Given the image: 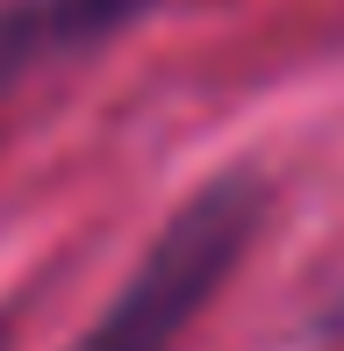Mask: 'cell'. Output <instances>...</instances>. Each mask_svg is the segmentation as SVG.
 Listing matches in <instances>:
<instances>
[{"label": "cell", "mask_w": 344, "mask_h": 351, "mask_svg": "<svg viewBox=\"0 0 344 351\" xmlns=\"http://www.w3.org/2000/svg\"><path fill=\"white\" fill-rule=\"evenodd\" d=\"M258 215H265L258 180L201 186V194L158 230V244L144 251V265L122 280V294L101 308V323H93L72 351H172L186 330H194V315L215 301V287L237 273Z\"/></svg>", "instance_id": "cell-1"}, {"label": "cell", "mask_w": 344, "mask_h": 351, "mask_svg": "<svg viewBox=\"0 0 344 351\" xmlns=\"http://www.w3.org/2000/svg\"><path fill=\"white\" fill-rule=\"evenodd\" d=\"M144 8L151 0H14V8H0V93L43 65L93 51Z\"/></svg>", "instance_id": "cell-2"}]
</instances>
